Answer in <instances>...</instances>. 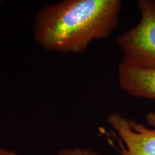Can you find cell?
Masks as SVG:
<instances>
[{
    "instance_id": "obj_1",
    "label": "cell",
    "mask_w": 155,
    "mask_h": 155,
    "mask_svg": "<svg viewBox=\"0 0 155 155\" xmlns=\"http://www.w3.org/2000/svg\"><path fill=\"white\" fill-rule=\"evenodd\" d=\"M121 0H63L45 5L35 19L34 38L42 49L80 54L116 30Z\"/></svg>"
},
{
    "instance_id": "obj_6",
    "label": "cell",
    "mask_w": 155,
    "mask_h": 155,
    "mask_svg": "<svg viewBox=\"0 0 155 155\" xmlns=\"http://www.w3.org/2000/svg\"><path fill=\"white\" fill-rule=\"evenodd\" d=\"M0 155H17V153L15 152V151L0 148Z\"/></svg>"
},
{
    "instance_id": "obj_2",
    "label": "cell",
    "mask_w": 155,
    "mask_h": 155,
    "mask_svg": "<svg viewBox=\"0 0 155 155\" xmlns=\"http://www.w3.org/2000/svg\"><path fill=\"white\" fill-rule=\"evenodd\" d=\"M140 19L118 37L122 58L141 64H155V0H139Z\"/></svg>"
},
{
    "instance_id": "obj_3",
    "label": "cell",
    "mask_w": 155,
    "mask_h": 155,
    "mask_svg": "<svg viewBox=\"0 0 155 155\" xmlns=\"http://www.w3.org/2000/svg\"><path fill=\"white\" fill-rule=\"evenodd\" d=\"M146 121L152 128L128 119L119 112L107 117L108 124L117 135L121 155H155V113L147 114Z\"/></svg>"
},
{
    "instance_id": "obj_5",
    "label": "cell",
    "mask_w": 155,
    "mask_h": 155,
    "mask_svg": "<svg viewBox=\"0 0 155 155\" xmlns=\"http://www.w3.org/2000/svg\"><path fill=\"white\" fill-rule=\"evenodd\" d=\"M55 155H103L100 153L95 152L87 148H63Z\"/></svg>"
},
{
    "instance_id": "obj_4",
    "label": "cell",
    "mask_w": 155,
    "mask_h": 155,
    "mask_svg": "<svg viewBox=\"0 0 155 155\" xmlns=\"http://www.w3.org/2000/svg\"><path fill=\"white\" fill-rule=\"evenodd\" d=\"M119 86L127 94L155 100V64H141L122 58L118 67Z\"/></svg>"
}]
</instances>
